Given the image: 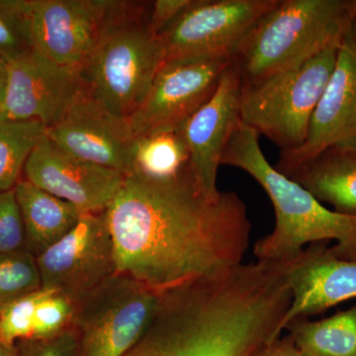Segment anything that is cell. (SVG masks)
I'll use <instances>...</instances> for the list:
<instances>
[{
  "label": "cell",
  "mask_w": 356,
  "mask_h": 356,
  "mask_svg": "<svg viewBox=\"0 0 356 356\" xmlns=\"http://www.w3.org/2000/svg\"><path fill=\"white\" fill-rule=\"evenodd\" d=\"M106 211L116 273L159 294L242 264L250 245L243 199L204 191L191 163L166 179L127 175Z\"/></svg>",
  "instance_id": "cell-1"
},
{
  "label": "cell",
  "mask_w": 356,
  "mask_h": 356,
  "mask_svg": "<svg viewBox=\"0 0 356 356\" xmlns=\"http://www.w3.org/2000/svg\"><path fill=\"white\" fill-rule=\"evenodd\" d=\"M289 262L236 264L161 293L151 324L123 356H259L292 302Z\"/></svg>",
  "instance_id": "cell-2"
},
{
  "label": "cell",
  "mask_w": 356,
  "mask_h": 356,
  "mask_svg": "<svg viewBox=\"0 0 356 356\" xmlns=\"http://www.w3.org/2000/svg\"><path fill=\"white\" fill-rule=\"evenodd\" d=\"M259 138L241 122L221 161V165L235 166L254 177L273 202L275 225L255 243L257 261H292L307 245L334 241L330 247L332 254L356 261V215L327 209L304 187L278 172L262 153Z\"/></svg>",
  "instance_id": "cell-3"
},
{
  "label": "cell",
  "mask_w": 356,
  "mask_h": 356,
  "mask_svg": "<svg viewBox=\"0 0 356 356\" xmlns=\"http://www.w3.org/2000/svg\"><path fill=\"white\" fill-rule=\"evenodd\" d=\"M351 20L348 0H278L250 27L232 56L242 88L259 86L341 44Z\"/></svg>",
  "instance_id": "cell-4"
},
{
  "label": "cell",
  "mask_w": 356,
  "mask_h": 356,
  "mask_svg": "<svg viewBox=\"0 0 356 356\" xmlns=\"http://www.w3.org/2000/svg\"><path fill=\"white\" fill-rule=\"evenodd\" d=\"M152 2L120 1L81 70L91 95L124 118L139 108L165 60L161 40L147 28Z\"/></svg>",
  "instance_id": "cell-5"
},
{
  "label": "cell",
  "mask_w": 356,
  "mask_h": 356,
  "mask_svg": "<svg viewBox=\"0 0 356 356\" xmlns=\"http://www.w3.org/2000/svg\"><path fill=\"white\" fill-rule=\"evenodd\" d=\"M339 48L329 47L259 86L242 88L243 123L277 145L280 152L301 147L336 65Z\"/></svg>",
  "instance_id": "cell-6"
},
{
  "label": "cell",
  "mask_w": 356,
  "mask_h": 356,
  "mask_svg": "<svg viewBox=\"0 0 356 356\" xmlns=\"http://www.w3.org/2000/svg\"><path fill=\"white\" fill-rule=\"evenodd\" d=\"M161 295L116 273L76 301L72 327L79 337V355H125L151 324Z\"/></svg>",
  "instance_id": "cell-7"
},
{
  "label": "cell",
  "mask_w": 356,
  "mask_h": 356,
  "mask_svg": "<svg viewBox=\"0 0 356 356\" xmlns=\"http://www.w3.org/2000/svg\"><path fill=\"white\" fill-rule=\"evenodd\" d=\"M278 0H192L159 38L165 60L229 58L248 30Z\"/></svg>",
  "instance_id": "cell-8"
},
{
  "label": "cell",
  "mask_w": 356,
  "mask_h": 356,
  "mask_svg": "<svg viewBox=\"0 0 356 356\" xmlns=\"http://www.w3.org/2000/svg\"><path fill=\"white\" fill-rule=\"evenodd\" d=\"M229 58L165 60L139 108L129 118L136 138L182 125L212 97Z\"/></svg>",
  "instance_id": "cell-9"
},
{
  "label": "cell",
  "mask_w": 356,
  "mask_h": 356,
  "mask_svg": "<svg viewBox=\"0 0 356 356\" xmlns=\"http://www.w3.org/2000/svg\"><path fill=\"white\" fill-rule=\"evenodd\" d=\"M42 288L79 301L116 274L107 211L83 213L57 243L36 257Z\"/></svg>",
  "instance_id": "cell-10"
},
{
  "label": "cell",
  "mask_w": 356,
  "mask_h": 356,
  "mask_svg": "<svg viewBox=\"0 0 356 356\" xmlns=\"http://www.w3.org/2000/svg\"><path fill=\"white\" fill-rule=\"evenodd\" d=\"M117 4L113 0H30L33 48L55 64L81 72Z\"/></svg>",
  "instance_id": "cell-11"
},
{
  "label": "cell",
  "mask_w": 356,
  "mask_h": 356,
  "mask_svg": "<svg viewBox=\"0 0 356 356\" xmlns=\"http://www.w3.org/2000/svg\"><path fill=\"white\" fill-rule=\"evenodd\" d=\"M46 135L67 154L88 163L119 170H132L136 137L129 118L109 111L84 88Z\"/></svg>",
  "instance_id": "cell-12"
},
{
  "label": "cell",
  "mask_w": 356,
  "mask_h": 356,
  "mask_svg": "<svg viewBox=\"0 0 356 356\" xmlns=\"http://www.w3.org/2000/svg\"><path fill=\"white\" fill-rule=\"evenodd\" d=\"M86 88L81 72L51 62L38 51L8 63L0 122L57 123Z\"/></svg>",
  "instance_id": "cell-13"
},
{
  "label": "cell",
  "mask_w": 356,
  "mask_h": 356,
  "mask_svg": "<svg viewBox=\"0 0 356 356\" xmlns=\"http://www.w3.org/2000/svg\"><path fill=\"white\" fill-rule=\"evenodd\" d=\"M356 145V22L351 20L336 65L312 116L305 143L280 152L274 168L285 173L332 145Z\"/></svg>",
  "instance_id": "cell-14"
},
{
  "label": "cell",
  "mask_w": 356,
  "mask_h": 356,
  "mask_svg": "<svg viewBox=\"0 0 356 356\" xmlns=\"http://www.w3.org/2000/svg\"><path fill=\"white\" fill-rule=\"evenodd\" d=\"M24 173L28 181L74 204L83 213L107 210L126 178L119 170L67 154L46 132L28 156Z\"/></svg>",
  "instance_id": "cell-15"
},
{
  "label": "cell",
  "mask_w": 356,
  "mask_h": 356,
  "mask_svg": "<svg viewBox=\"0 0 356 356\" xmlns=\"http://www.w3.org/2000/svg\"><path fill=\"white\" fill-rule=\"evenodd\" d=\"M242 83L229 64L216 91L202 107L182 125L188 147L192 172L201 188L216 195L217 173L222 154L241 122Z\"/></svg>",
  "instance_id": "cell-16"
},
{
  "label": "cell",
  "mask_w": 356,
  "mask_h": 356,
  "mask_svg": "<svg viewBox=\"0 0 356 356\" xmlns=\"http://www.w3.org/2000/svg\"><path fill=\"white\" fill-rule=\"evenodd\" d=\"M329 243H311L289 261L292 302L282 330L294 318L318 315L356 298V261L332 254Z\"/></svg>",
  "instance_id": "cell-17"
},
{
  "label": "cell",
  "mask_w": 356,
  "mask_h": 356,
  "mask_svg": "<svg viewBox=\"0 0 356 356\" xmlns=\"http://www.w3.org/2000/svg\"><path fill=\"white\" fill-rule=\"evenodd\" d=\"M282 175L336 212L356 215V145L325 147Z\"/></svg>",
  "instance_id": "cell-18"
},
{
  "label": "cell",
  "mask_w": 356,
  "mask_h": 356,
  "mask_svg": "<svg viewBox=\"0 0 356 356\" xmlns=\"http://www.w3.org/2000/svg\"><path fill=\"white\" fill-rule=\"evenodd\" d=\"M26 235V250L35 257L62 240L83 212L38 186L20 179L14 187Z\"/></svg>",
  "instance_id": "cell-19"
},
{
  "label": "cell",
  "mask_w": 356,
  "mask_h": 356,
  "mask_svg": "<svg viewBox=\"0 0 356 356\" xmlns=\"http://www.w3.org/2000/svg\"><path fill=\"white\" fill-rule=\"evenodd\" d=\"M306 356H356V306L329 318H297L285 325Z\"/></svg>",
  "instance_id": "cell-20"
},
{
  "label": "cell",
  "mask_w": 356,
  "mask_h": 356,
  "mask_svg": "<svg viewBox=\"0 0 356 356\" xmlns=\"http://www.w3.org/2000/svg\"><path fill=\"white\" fill-rule=\"evenodd\" d=\"M191 163L182 129L159 131L136 138L131 175L166 179L177 177Z\"/></svg>",
  "instance_id": "cell-21"
},
{
  "label": "cell",
  "mask_w": 356,
  "mask_h": 356,
  "mask_svg": "<svg viewBox=\"0 0 356 356\" xmlns=\"http://www.w3.org/2000/svg\"><path fill=\"white\" fill-rule=\"evenodd\" d=\"M44 132L37 121L0 122V193L22 179L26 161Z\"/></svg>",
  "instance_id": "cell-22"
},
{
  "label": "cell",
  "mask_w": 356,
  "mask_h": 356,
  "mask_svg": "<svg viewBox=\"0 0 356 356\" xmlns=\"http://www.w3.org/2000/svg\"><path fill=\"white\" fill-rule=\"evenodd\" d=\"M41 288L34 255L27 250L0 254V310Z\"/></svg>",
  "instance_id": "cell-23"
},
{
  "label": "cell",
  "mask_w": 356,
  "mask_h": 356,
  "mask_svg": "<svg viewBox=\"0 0 356 356\" xmlns=\"http://www.w3.org/2000/svg\"><path fill=\"white\" fill-rule=\"evenodd\" d=\"M29 4L30 0H0V57L7 63L34 50Z\"/></svg>",
  "instance_id": "cell-24"
},
{
  "label": "cell",
  "mask_w": 356,
  "mask_h": 356,
  "mask_svg": "<svg viewBox=\"0 0 356 356\" xmlns=\"http://www.w3.org/2000/svg\"><path fill=\"white\" fill-rule=\"evenodd\" d=\"M76 301L58 291L44 289L35 311L34 325L30 339L56 336L72 327Z\"/></svg>",
  "instance_id": "cell-25"
},
{
  "label": "cell",
  "mask_w": 356,
  "mask_h": 356,
  "mask_svg": "<svg viewBox=\"0 0 356 356\" xmlns=\"http://www.w3.org/2000/svg\"><path fill=\"white\" fill-rule=\"evenodd\" d=\"M44 295L38 290L16 300L0 310V341L14 346L18 341L32 337L35 311Z\"/></svg>",
  "instance_id": "cell-26"
},
{
  "label": "cell",
  "mask_w": 356,
  "mask_h": 356,
  "mask_svg": "<svg viewBox=\"0 0 356 356\" xmlns=\"http://www.w3.org/2000/svg\"><path fill=\"white\" fill-rule=\"evenodd\" d=\"M26 250L24 222L15 191L0 193V254Z\"/></svg>",
  "instance_id": "cell-27"
},
{
  "label": "cell",
  "mask_w": 356,
  "mask_h": 356,
  "mask_svg": "<svg viewBox=\"0 0 356 356\" xmlns=\"http://www.w3.org/2000/svg\"><path fill=\"white\" fill-rule=\"evenodd\" d=\"M19 356H81L74 327L46 339H26L16 343Z\"/></svg>",
  "instance_id": "cell-28"
},
{
  "label": "cell",
  "mask_w": 356,
  "mask_h": 356,
  "mask_svg": "<svg viewBox=\"0 0 356 356\" xmlns=\"http://www.w3.org/2000/svg\"><path fill=\"white\" fill-rule=\"evenodd\" d=\"M191 2L192 0H156L152 2L147 24L149 31L159 37L186 7L191 6Z\"/></svg>",
  "instance_id": "cell-29"
},
{
  "label": "cell",
  "mask_w": 356,
  "mask_h": 356,
  "mask_svg": "<svg viewBox=\"0 0 356 356\" xmlns=\"http://www.w3.org/2000/svg\"><path fill=\"white\" fill-rule=\"evenodd\" d=\"M259 356H306L295 346L289 336L278 337Z\"/></svg>",
  "instance_id": "cell-30"
},
{
  "label": "cell",
  "mask_w": 356,
  "mask_h": 356,
  "mask_svg": "<svg viewBox=\"0 0 356 356\" xmlns=\"http://www.w3.org/2000/svg\"><path fill=\"white\" fill-rule=\"evenodd\" d=\"M7 83H8V63L0 57V109L6 97Z\"/></svg>",
  "instance_id": "cell-31"
},
{
  "label": "cell",
  "mask_w": 356,
  "mask_h": 356,
  "mask_svg": "<svg viewBox=\"0 0 356 356\" xmlns=\"http://www.w3.org/2000/svg\"><path fill=\"white\" fill-rule=\"evenodd\" d=\"M0 356H19L17 346H7L0 341Z\"/></svg>",
  "instance_id": "cell-32"
},
{
  "label": "cell",
  "mask_w": 356,
  "mask_h": 356,
  "mask_svg": "<svg viewBox=\"0 0 356 356\" xmlns=\"http://www.w3.org/2000/svg\"><path fill=\"white\" fill-rule=\"evenodd\" d=\"M348 9H350L351 18L356 22V0H348Z\"/></svg>",
  "instance_id": "cell-33"
}]
</instances>
